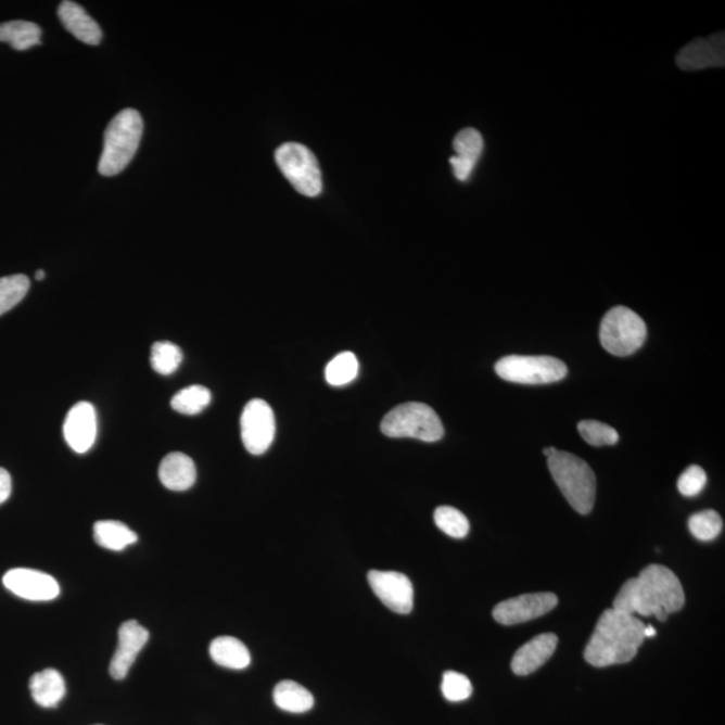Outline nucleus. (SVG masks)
<instances>
[{"mask_svg": "<svg viewBox=\"0 0 725 725\" xmlns=\"http://www.w3.org/2000/svg\"><path fill=\"white\" fill-rule=\"evenodd\" d=\"M684 603V588L677 575L665 565L651 564L637 577L623 583L613 609L631 615H653L665 622L667 616L682 610Z\"/></svg>", "mask_w": 725, "mask_h": 725, "instance_id": "1", "label": "nucleus"}, {"mask_svg": "<svg viewBox=\"0 0 725 725\" xmlns=\"http://www.w3.org/2000/svg\"><path fill=\"white\" fill-rule=\"evenodd\" d=\"M645 625L636 615L616 609L605 611L585 649L588 664L605 667L626 664L645 641Z\"/></svg>", "mask_w": 725, "mask_h": 725, "instance_id": "2", "label": "nucleus"}, {"mask_svg": "<svg viewBox=\"0 0 725 725\" xmlns=\"http://www.w3.org/2000/svg\"><path fill=\"white\" fill-rule=\"evenodd\" d=\"M547 463L555 483L570 506L577 513H590L597 495L596 474L590 466L582 458L560 450L547 457Z\"/></svg>", "mask_w": 725, "mask_h": 725, "instance_id": "3", "label": "nucleus"}, {"mask_svg": "<svg viewBox=\"0 0 725 725\" xmlns=\"http://www.w3.org/2000/svg\"><path fill=\"white\" fill-rule=\"evenodd\" d=\"M143 118L135 110L117 113L105 130L104 150L99 162L103 177H116L128 167L143 136Z\"/></svg>", "mask_w": 725, "mask_h": 725, "instance_id": "4", "label": "nucleus"}, {"mask_svg": "<svg viewBox=\"0 0 725 725\" xmlns=\"http://www.w3.org/2000/svg\"><path fill=\"white\" fill-rule=\"evenodd\" d=\"M381 430L390 438H415L423 442H437L445 433L437 412L419 402L396 406L384 416Z\"/></svg>", "mask_w": 725, "mask_h": 725, "instance_id": "5", "label": "nucleus"}, {"mask_svg": "<svg viewBox=\"0 0 725 725\" xmlns=\"http://www.w3.org/2000/svg\"><path fill=\"white\" fill-rule=\"evenodd\" d=\"M647 336L645 321L636 311L626 307L610 309L600 322V344L611 355L628 356L636 353Z\"/></svg>", "mask_w": 725, "mask_h": 725, "instance_id": "6", "label": "nucleus"}, {"mask_svg": "<svg viewBox=\"0 0 725 725\" xmlns=\"http://www.w3.org/2000/svg\"><path fill=\"white\" fill-rule=\"evenodd\" d=\"M276 163L300 194L316 198L321 194L322 179L314 152L298 143H285L276 151Z\"/></svg>", "mask_w": 725, "mask_h": 725, "instance_id": "7", "label": "nucleus"}, {"mask_svg": "<svg viewBox=\"0 0 725 725\" xmlns=\"http://www.w3.org/2000/svg\"><path fill=\"white\" fill-rule=\"evenodd\" d=\"M497 376L519 384H548L568 377V366L552 356H506L496 362Z\"/></svg>", "mask_w": 725, "mask_h": 725, "instance_id": "8", "label": "nucleus"}, {"mask_svg": "<svg viewBox=\"0 0 725 725\" xmlns=\"http://www.w3.org/2000/svg\"><path fill=\"white\" fill-rule=\"evenodd\" d=\"M243 445L253 456L264 455L276 435V418L271 407L263 399L249 402L241 416Z\"/></svg>", "mask_w": 725, "mask_h": 725, "instance_id": "9", "label": "nucleus"}, {"mask_svg": "<svg viewBox=\"0 0 725 725\" xmlns=\"http://www.w3.org/2000/svg\"><path fill=\"white\" fill-rule=\"evenodd\" d=\"M368 583L373 594L391 611L398 614L411 613L415 608V588L409 577L400 572L372 570L368 572Z\"/></svg>", "mask_w": 725, "mask_h": 725, "instance_id": "10", "label": "nucleus"}, {"mask_svg": "<svg viewBox=\"0 0 725 725\" xmlns=\"http://www.w3.org/2000/svg\"><path fill=\"white\" fill-rule=\"evenodd\" d=\"M558 602V597L552 593L524 594L498 603L493 609V619L501 625H519L548 614L557 608Z\"/></svg>", "mask_w": 725, "mask_h": 725, "instance_id": "11", "label": "nucleus"}, {"mask_svg": "<svg viewBox=\"0 0 725 725\" xmlns=\"http://www.w3.org/2000/svg\"><path fill=\"white\" fill-rule=\"evenodd\" d=\"M3 585L16 597L44 602L60 596V585L53 576L30 569H13L5 572Z\"/></svg>", "mask_w": 725, "mask_h": 725, "instance_id": "12", "label": "nucleus"}, {"mask_svg": "<svg viewBox=\"0 0 725 725\" xmlns=\"http://www.w3.org/2000/svg\"><path fill=\"white\" fill-rule=\"evenodd\" d=\"M150 633L138 621L124 622L118 628V645L111 661L110 673L115 679H124L149 643Z\"/></svg>", "mask_w": 725, "mask_h": 725, "instance_id": "13", "label": "nucleus"}, {"mask_svg": "<svg viewBox=\"0 0 725 725\" xmlns=\"http://www.w3.org/2000/svg\"><path fill=\"white\" fill-rule=\"evenodd\" d=\"M64 435L67 445L82 455L90 450L98 437V415L89 402H78L67 412L64 423Z\"/></svg>", "mask_w": 725, "mask_h": 725, "instance_id": "14", "label": "nucleus"}, {"mask_svg": "<svg viewBox=\"0 0 725 725\" xmlns=\"http://www.w3.org/2000/svg\"><path fill=\"white\" fill-rule=\"evenodd\" d=\"M676 64L683 71H701L707 67H723L725 65L724 33L711 38H698L678 53Z\"/></svg>", "mask_w": 725, "mask_h": 725, "instance_id": "15", "label": "nucleus"}, {"mask_svg": "<svg viewBox=\"0 0 725 725\" xmlns=\"http://www.w3.org/2000/svg\"><path fill=\"white\" fill-rule=\"evenodd\" d=\"M559 638L554 633H543L521 647L512 659V671L518 676H529L551 659Z\"/></svg>", "mask_w": 725, "mask_h": 725, "instance_id": "16", "label": "nucleus"}, {"mask_svg": "<svg viewBox=\"0 0 725 725\" xmlns=\"http://www.w3.org/2000/svg\"><path fill=\"white\" fill-rule=\"evenodd\" d=\"M456 155L450 157L453 173L460 181H467L472 175L475 164H478L484 150L483 135L478 129L467 128L458 132L455 141Z\"/></svg>", "mask_w": 725, "mask_h": 725, "instance_id": "17", "label": "nucleus"}, {"mask_svg": "<svg viewBox=\"0 0 725 725\" xmlns=\"http://www.w3.org/2000/svg\"><path fill=\"white\" fill-rule=\"evenodd\" d=\"M59 18L66 30L73 34L78 41L90 44V47H98L103 41V30L82 5L65 0L60 4Z\"/></svg>", "mask_w": 725, "mask_h": 725, "instance_id": "18", "label": "nucleus"}, {"mask_svg": "<svg viewBox=\"0 0 725 725\" xmlns=\"http://www.w3.org/2000/svg\"><path fill=\"white\" fill-rule=\"evenodd\" d=\"M158 479L167 489L183 492L190 489L196 481L194 461L183 453H169L158 467Z\"/></svg>", "mask_w": 725, "mask_h": 725, "instance_id": "19", "label": "nucleus"}, {"mask_svg": "<svg viewBox=\"0 0 725 725\" xmlns=\"http://www.w3.org/2000/svg\"><path fill=\"white\" fill-rule=\"evenodd\" d=\"M30 692L38 705L54 708L65 698V679L59 671L49 667L34 674L30 679Z\"/></svg>", "mask_w": 725, "mask_h": 725, "instance_id": "20", "label": "nucleus"}, {"mask_svg": "<svg viewBox=\"0 0 725 725\" xmlns=\"http://www.w3.org/2000/svg\"><path fill=\"white\" fill-rule=\"evenodd\" d=\"M209 656L215 664L229 670L242 671L251 665V651L234 637H218L209 645Z\"/></svg>", "mask_w": 725, "mask_h": 725, "instance_id": "21", "label": "nucleus"}, {"mask_svg": "<svg viewBox=\"0 0 725 725\" xmlns=\"http://www.w3.org/2000/svg\"><path fill=\"white\" fill-rule=\"evenodd\" d=\"M41 27L33 22L11 21L0 24V42L10 43L11 48L18 52L41 44Z\"/></svg>", "mask_w": 725, "mask_h": 725, "instance_id": "22", "label": "nucleus"}, {"mask_svg": "<svg viewBox=\"0 0 725 725\" xmlns=\"http://www.w3.org/2000/svg\"><path fill=\"white\" fill-rule=\"evenodd\" d=\"M93 534L96 543L111 551H123L130 544L138 542L136 532L120 521H98L93 526Z\"/></svg>", "mask_w": 725, "mask_h": 725, "instance_id": "23", "label": "nucleus"}, {"mask_svg": "<svg viewBox=\"0 0 725 725\" xmlns=\"http://www.w3.org/2000/svg\"><path fill=\"white\" fill-rule=\"evenodd\" d=\"M274 699L280 710L291 713L308 712L315 704L314 696L308 689L289 679L276 685Z\"/></svg>", "mask_w": 725, "mask_h": 725, "instance_id": "24", "label": "nucleus"}, {"mask_svg": "<svg viewBox=\"0 0 725 725\" xmlns=\"http://www.w3.org/2000/svg\"><path fill=\"white\" fill-rule=\"evenodd\" d=\"M212 402V393L203 386H190L180 390L175 394L171 400V407L175 411L185 416L200 415Z\"/></svg>", "mask_w": 725, "mask_h": 725, "instance_id": "25", "label": "nucleus"}, {"mask_svg": "<svg viewBox=\"0 0 725 725\" xmlns=\"http://www.w3.org/2000/svg\"><path fill=\"white\" fill-rule=\"evenodd\" d=\"M359 373V361L353 353H342L333 358L326 368V379L331 386H345Z\"/></svg>", "mask_w": 725, "mask_h": 725, "instance_id": "26", "label": "nucleus"}, {"mask_svg": "<svg viewBox=\"0 0 725 725\" xmlns=\"http://www.w3.org/2000/svg\"><path fill=\"white\" fill-rule=\"evenodd\" d=\"M30 289L25 275H13L0 279V316L18 305Z\"/></svg>", "mask_w": 725, "mask_h": 725, "instance_id": "27", "label": "nucleus"}, {"mask_svg": "<svg viewBox=\"0 0 725 725\" xmlns=\"http://www.w3.org/2000/svg\"><path fill=\"white\" fill-rule=\"evenodd\" d=\"M183 354L177 344L171 342H157L152 345L151 365L161 376H171L178 370Z\"/></svg>", "mask_w": 725, "mask_h": 725, "instance_id": "28", "label": "nucleus"}, {"mask_svg": "<svg viewBox=\"0 0 725 725\" xmlns=\"http://www.w3.org/2000/svg\"><path fill=\"white\" fill-rule=\"evenodd\" d=\"M690 534L700 542H711L716 539L723 531V520L721 514L712 509L692 514L688 520Z\"/></svg>", "mask_w": 725, "mask_h": 725, "instance_id": "29", "label": "nucleus"}, {"mask_svg": "<svg viewBox=\"0 0 725 725\" xmlns=\"http://www.w3.org/2000/svg\"><path fill=\"white\" fill-rule=\"evenodd\" d=\"M434 521L444 534L455 537V539H462L469 534V520L466 514L456 508L440 507L435 509Z\"/></svg>", "mask_w": 725, "mask_h": 725, "instance_id": "30", "label": "nucleus"}, {"mask_svg": "<svg viewBox=\"0 0 725 725\" xmlns=\"http://www.w3.org/2000/svg\"><path fill=\"white\" fill-rule=\"evenodd\" d=\"M581 437L592 446H611L615 445L620 440V434L614 428L609 424L586 419L577 423Z\"/></svg>", "mask_w": 725, "mask_h": 725, "instance_id": "31", "label": "nucleus"}, {"mask_svg": "<svg viewBox=\"0 0 725 725\" xmlns=\"http://www.w3.org/2000/svg\"><path fill=\"white\" fill-rule=\"evenodd\" d=\"M442 695L451 702L466 701L472 696L473 687L466 674L445 672L441 685Z\"/></svg>", "mask_w": 725, "mask_h": 725, "instance_id": "32", "label": "nucleus"}, {"mask_svg": "<svg viewBox=\"0 0 725 725\" xmlns=\"http://www.w3.org/2000/svg\"><path fill=\"white\" fill-rule=\"evenodd\" d=\"M705 485L707 473L704 472V469L698 466H692L685 469V472L679 475L677 481L679 493L687 497L698 496L699 493L704 489Z\"/></svg>", "mask_w": 725, "mask_h": 725, "instance_id": "33", "label": "nucleus"}, {"mask_svg": "<svg viewBox=\"0 0 725 725\" xmlns=\"http://www.w3.org/2000/svg\"><path fill=\"white\" fill-rule=\"evenodd\" d=\"M11 489H13L11 475L8 470L0 468V504L9 500Z\"/></svg>", "mask_w": 725, "mask_h": 725, "instance_id": "34", "label": "nucleus"}, {"mask_svg": "<svg viewBox=\"0 0 725 725\" xmlns=\"http://www.w3.org/2000/svg\"><path fill=\"white\" fill-rule=\"evenodd\" d=\"M644 634H645V638H653V637L657 636V631L653 626L648 625V626H645Z\"/></svg>", "mask_w": 725, "mask_h": 725, "instance_id": "35", "label": "nucleus"}, {"mask_svg": "<svg viewBox=\"0 0 725 725\" xmlns=\"http://www.w3.org/2000/svg\"><path fill=\"white\" fill-rule=\"evenodd\" d=\"M557 450L555 447H546V449L543 450V455L546 457H549L552 455V453Z\"/></svg>", "mask_w": 725, "mask_h": 725, "instance_id": "36", "label": "nucleus"}, {"mask_svg": "<svg viewBox=\"0 0 725 725\" xmlns=\"http://www.w3.org/2000/svg\"><path fill=\"white\" fill-rule=\"evenodd\" d=\"M44 277H47V274H44L43 270H38V271H37V274H36V279H37L38 281H42V280H44Z\"/></svg>", "mask_w": 725, "mask_h": 725, "instance_id": "37", "label": "nucleus"}, {"mask_svg": "<svg viewBox=\"0 0 725 725\" xmlns=\"http://www.w3.org/2000/svg\"><path fill=\"white\" fill-rule=\"evenodd\" d=\"M100 725V724H99Z\"/></svg>", "mask_w": 725, "mask_h": 725, "instance_id": "38", "label": "nucleus"}]
</instances>
